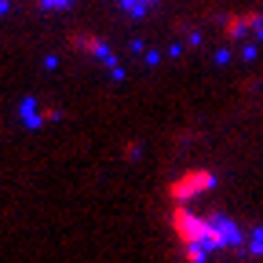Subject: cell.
<instances>
[{"label":"cell","mask_w":263,"mask_h":263,"mask_svg":"<svg viewBox=\"0 0 263 263\" xmlns=\"http://www.w3.org/2000/svg\"><path fill=\"white\" fill-rule=\"evenodd\" d=\"M168 223H172V230H176L179 245H194V249H201V252H209V256L223 249V241H219V234L212 230V223H209L205 216L190 212V205H176Z\"/></svg>","instance_id":"cell-1"},{"label":"cell","mask_w":263,"mask_h":263,"mask_svg":"<svg viewBox=\"0 0 263 263\" xmlns=\"http://www.w3.org/2000/svg\"><path fill=\"white\" fill-rule=\"evenodd\" d=\"M216 186V176L209 172V168H194V172H183L172 186H168V197L176 205H186L190 197H197V194H205V190H212Z\"/></svg>","instance_id":"cell-2"},{"label":"cell","mask_w":263,"mask_h":263,"mask_svg":"<svg viewBox=\"0 0 263 263\" xmlns=\"http://www.w3.org/2000/svg\"><path fill=\"white\" fill-rule=\"evenodd\" d=\"M223 29H227V37L230 41H249V37H263V15L256 11H241V15H230L223 18Z\"/></svg>","instance_id":"cell-3"},{"label":"cell","mask_w":263,"mask_h":263,"mask_svg":"<svg viewBox=\"0 0 263 263\" xmlns=\"http://www.w3.org/2000/svg\"><path fill=\"white\" fill-rule=\"evenodd\" d=\"M70 48H77V51H84V55H91V59H106V62L114 66L106 44L99 41V37H91V33H73V37H70Z\"/></svg>","instance_id":"cell-4"},{"label":"cell","mask_w":263,"mask_h":263,"mask_svg":"<svg viewBox=\"0 0 263 263\" xmlns=\"http://www.w3.org/2000/svg\"><path fill=\"white\" fill-rule=\"evenodd\" d=\"M157 0H121V8L128 11V15H143L146 8H154Z\"/></svg>","instance_id":"cell-5"},{"label":"cell","mask_w":263,"mask_h":263,"mask_svg":"<svg viewBox=\"0 0 263 263\" xmlns=\"http://www.w3.org/2000/svg\"><path fill=\"white\" fill-rule=\"evenodd\" d=\"M59 4H70V0H44V8H59Z\"/></svg>","instance_id":"cell-6"}]
</instances>
